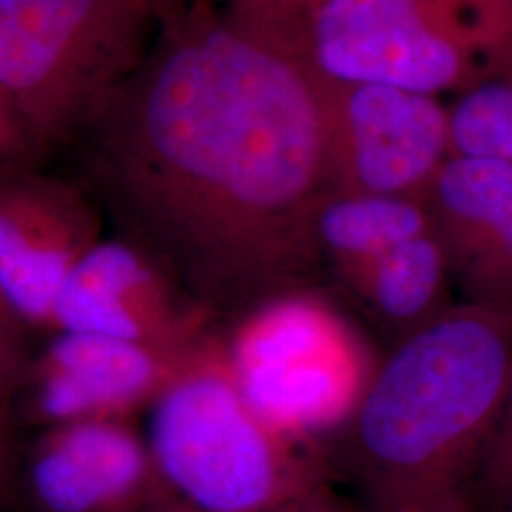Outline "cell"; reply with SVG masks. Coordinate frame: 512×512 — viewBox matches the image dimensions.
<instances>
[{
    "mask_svg": "<svg viewBox=\"0 0 512 512\" xmlns=\"http://www.w3.org/2000/svg\"><path fill=\"white\" fill-rule=\"evenodd\" d=\"M416 196L338 194L317 217V243L329 279L353 298L376 264L393 249L429 232Z\"/></svg>",
    "mask_w": 512,
    "mask_h": 512,
    "instance_id": "13",
    "label": "cell"
},
{
    "mask_svg": "<svg viewBox=\"0 0 512 512\" xmlns=\"http://www.w3.org/2000/svg\"><path fill=\"white\" fill-rule=\"evenodd\" d=\"M452 156L512 164V44L473 80L450 112Z\"/></svg>",
    "mask_w": 512,
    "mask_h": 512,
    "instance_id": "15",
    "label": "cell"
},
{
    "mask_svg": "<svg viewBox=\"0 0 512 512\" xmlns=\"http://www.w3.org/2000/svg\"><path fill=\"white\" fill-rule=\"evenodd\" d=\"M23 319L0 294V452L16 461V401L23 387L29 363L23 346Z\"/></svg>",
    "mask_w": 512,
    "mask_h": 512,
    "instance_id": "17",
    "label": "cell"
},
{
    "mask_svg": "<svg viewBox=\"0 0 512 512\" xmlns=\"http://www.w3.org/2000/svg\"><path fill=\"white\" fill-rule=\"evenodd\" d=\"M217 321L133 241L101 239L57 294L55 332H86L156 348L196 349Z\"/></svg>",
    "mask_w": 512,
    "mask_h": 512,
    "instance_id": "8",
    "label": "cell"
},
{
    "mask_svg": "<svg viewBox=\"0 0 512 512\" xmlns=\"http://www.w3.org/2000/svg\"><path fill=\"white\" fill-rule=\"evenodd\" d=\"M148 446L169 490L202 512H274L330 480L317 442L245 397L219 332L152 403Z\"/></svg>",
    "mask_w": 512,
    "mask_h": 512,
    "instance_id": "3",
    "label": "cell"
},
{
    "mask_svg": "<svg viewBox=\"0 0 512 512\" xmlns=\"http://www.w3.org/2000/svg\"><path fill=\"white\" fill-rule=\"evenodd\" d=\"M420 200L459 302L512 311V164L450 156Z\"/></svg>",
    "mask_w": 512,
    "mask_h": 512,
    "instance_id": "12",
    "label": "cell"
},
{
    "mask_svg": "<svg viewBox=\"0 0 512 512\" xmlns=\"http://www.w3.org/2000/svg\"><path fill=\"white\" fill-rule=\"evenodd\" d=\"M471 512H512V378L476 469Z\"/></svg>",
    "mask_w": 512,
    "mask_h": 512,
    "instance_id": "16",
    "label": "cell"
},
{
    "mask_svg": "<svg viewBox=\"0 0 512 512\" xmlns=\"http://www.w3.org/2000/svg\"><path fill=\"white\" fill-rule=\"evenodd\" d=\"M16 461L0 452V512H10L16 501Z\"/></svg>",
    "mask_w": 512,
    "mask_h": 512,
    "instance_id": "20",
    "label": "cell"
},
{
    "mask_svg": "<svg viewBox=\"0 0 512 512\" xmlns=\"http://www.w3.org/2000/svg\"><path fill=\"white\" fill-rule=\"evenodd\" d=\"M131 512H202L198 509H194L192 505L184 503L179 497L175 499H167V501H160V503H154V505H148L143 509H137V511Z\"/></svg>",
    "mask_w": 512,
    "mask_h": 512,
    "instance_id": "22",
    "label": "cell"
},
{
    "mask_svg": "<svg viewBox=\"0 0 512 512\" xmlns=\"http://www.w3.org/2000/svg\"><path fill=\"white\" fill-rule=\"evenodd\" d=\"M512 35L421 16L420 0H323L313 25V57L351 86L433 93L480 76Z\"/></svg>",
    "mask_w": 512,
    "mask_h": 512,
    "instance_id": "6",
    "label": "cell"
},
{
    "mask_svg": "<svg viewBox=\"0 0 512 512\" xmlns=\"http://www.w3.org/2000/svg\"><path fill=\"white\" fill-rule=\"evenodd\" d=\"M452 156L450 112L427 93L353 86L336 114L332 171L338 194L416 196Z\"/></svg>",
    "mask_w": 512,
    "mask_h": 512,
    "instance_id": "9",
    "label": "cell"
},
{
    "mask_svg": "<svg viewBox=\"0 0 512 512\" xmlns=\"http://www.w3.org/2000/svg\"><path fill=\"white\" fill-rule=\"evenodd\" d=\"M148 19L135 0H0V97L38 158L137 69Z\"/></svg>",
    "mask_w": 512,
    "mask_h": 512,
    "instance_id": "4",
    "label": "cell"
},
{
    "mask_svg": "<svg viewBox=\"0 0 512 512\" xmlns=\"http://www.w3.org/2000/svg\"><path fill=\"white\" fill-rule=\"evenodd\" d=\"M23 482L37 512H131L177 497L126 420L48 427L27 456Z\"/></svg>",
    "mask_w": 512,
    "mask_h": 512,
    "instance_id": "11",
    "label": "cell"
},
{
    "mask_svg": "<svg viewBox=\"0 0 512 512\" xmlns=\"http://www.w3.org/2000/svg\"><path fill=\"white\" fill-rule=\"evenodd\" d=\"M150 18H162L167 21L177 14V0H135Z\"/></svg>",
    "mask_w": 512,
    "mask_h": 512,
    "instance_id": "21",
    "label": "cell"
},
{
    "mask_svg": "<svg viewBox=\"0 0 512 512\" xmlns=\"http://www.w3.org/2000/svg\"><path fill=\"white\" fill-rule=\"evenodd\" d=\"M224 340L245 397L296 439L319 442L329 435L372 374L346 325L319 294L253 311Z\"/></svg>",
    "mask_w": 512,
    "mask_h": 512,
    "instance_id": "5",
    "label": "cell"
},
{
    "mask_svg": "<svg viewBox=\"0 0 512 512\" xmlns=\"http://www.w3.org/2000/svg\"><path fill=\"white\" fill-rule=\"evenodd\" d=\"M203 344L167 349L99 334L57 332L29 365L23 391L29 393L33 418L46 427L126 420L154 403Z\"/></svg>",
    "mask_w": 512,
    "mask_h": 512,
    "instance_id": "10",
    "label": "cell"
},
{
    "mask_svg": "<svg viewBox=\"0 0 512 512\" xmlns=\"http://www.w3.org/2000/svg\"><path fill=\"white\" fill-rule=\"evenodd\" d=\"M452 291L446 256L429 230L384 256L351 300L393 349L450 310Z\"/></svg>",
    "mask_w": 512,
    "mask_h": 512,
    "instance_id": "14",
    "label": "cell"
},
{
    "mask_svg": "<svg viewBox=\"0 0 512 512\" xmlns=\"http://www.w3.org/2000/svg\"><path fill=\"white\" fill-rule=\"evenodd\" d=\"M101 213L86 190L38 164L0 169V294L27 327H52L57 294L101 241Z\"/></svg>",
    "mask_w": 512,
    "mask_h": 512,
    "instance_id": "7",
    "label": "cell"
},
{
    "mask_svg": "<svg viewBox=\"0 0 512 512\" xmlns=\"http://www.w3.org/2000/svg\"><path fill=\"white\" fill-rule=\"evenodd\" d=\"M336 112L245 16L179 12L82 131L93 196L217 323L329 281Z\"/></svg>",
    "mask_w": 512,
    "mask_h": 512,
    "instance_id": "1",
    "label": "cell"
},
{
    "mask_svg": "<svg viewBox=\"0 0 512 512\" xmlns=\"http://www.w3.org/2000/svg\"><path fill=\"white\" fill-rule=\"evenodd\" d=\"M274 512H363V509L353 497L338 494L332 480H327L287 501Z\"/></svg>",
    "mask_w": 512,
    "mask_h": 512,
    "instance_id": "19",
    "label": "cell"
},
{
    "mask_svg": "<svg viewBox=\"0 0 512 512\" xmlns=\"http://www.w3.org/2000/svg\"><path fill=\"white\" fill-rule=\"evenodd\" d=\"M512 378V311L458 302L389 351L317 442L363 512H471Z\"/></svg>",
    "mask_w": 512,
    "mask_h": 512,
    "instance_id": "2",
    "label": "cell"
},
{
    "mask_svg": "<svg viewBox=\"0 0 512 512\" xmlns=\"http://www.w3.org/2000/svg\"><path fill=\"white\" fill-rule=\"evenodd\" d=\"M40 158L27 141L23 129L19 128L18 120L12 110L0 97V169L16 167V165L38 164Z\"/></svg>",
    "mask_w": 512,
    "mask_h": 512,
    "instance_id": "18",
    "label": "cell"
}]
</instances>
